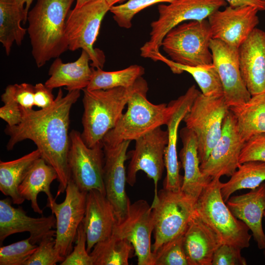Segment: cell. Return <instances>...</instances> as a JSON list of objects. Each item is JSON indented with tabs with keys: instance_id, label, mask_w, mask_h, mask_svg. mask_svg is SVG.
<instances>
[{
	"instance_id": "obj_1",
	"label": "cell",
	"mask_w": 265,
	"mask_h": 265,
	"mask_svg": "<svg viewBox=\"0 0 265 265\" xmlns=\"http://www.w3.org/2000/svg\"><path fill=\"white\" fill-rule=\"evenodd\" d=\"M80 90L68 92L65 96L60 88L53 104L37 110L22 108L23 117L18 125L6 126L4 132L9 136L8 150L23 140L32 141L41 156L55 170L59 182L58 196L65 191L70 178L68 165L70 147V113L80 96Z\"/></svg>"
},
{
	"instance_id": "obj_2",
	"label": "cell",
	"mask_w": 265,
	"mask_h": 265,
	"mask_svg": "<svg viewBox=\"0 0 265 265\" xmlns=\"http://www.w3.org/2000/svg\"><path fill=\"white\" fill-rule=\"evenodd\" d=\"M74 0H37L28 11L27 32L38 68L68 50L65 34L67 17Z\"/></svg>"
},
{
	"instance_id": "obj_3",
	"label": "cell",
	"mask_w": 265,
	"mask_h": 265,
	"mask_svg": "<svg viewBox=\"0 0 265 265\" xmlns=\"http://www.w3.org/2000/svg\"><path fill=\"white\" fill-rule=\"evenodd\" d=\"M148 86L141 77L136 81L134 89L123 113L114 128L102 140L103 145L113 146L126 140H135L139 137L167 125L176 106V100L168 105L154 104L147 99Z\"/></svg>"
},
{
	"instance_id": "obj_4",
	"label": "cell",
	"mask_w": 265,
	"mask_h": 265,
	"mask_svg": "<svg viewBox=\"0 0 265 265\" xmlns=\"http://www.w3.org/2000/svg\"><path fill=\"white\" fill-rule=\"evenodd\" d=\"M134 85L130 88L82 90L84 111L81 136L87 146L92 147L102 142L106 133L115 127L123 114Z\"/></svg>"
},
{
	"instance_id": "obj_5",
	"label": "cell",
	"mask_w": 265,
	"mask_h": 265,
	"mask_svg": "<svg viewBox=\"0 0 265 265\" xmlns=\"http://www.w3.org/2000/svg\"><path fill=\"white\" fill-rule=\"evenodd\" d=\"M220 178L213 179L204 187L195 204L194 210L223 243L241 249L247 248L252 237L249 233L250 229L233 214L224 201Z\"/></svg>"
},
{
	"instance_id": "obj_6",
	"label": "cell",
	"mask_w": 265,
	"mask_h": 265,
	"mask_svg": "<svg viewBox=\"0 0 265 265\" xmlns=\"http://www.w3.org/2000/svg\"><path fill=\"white\" fill-rule=\"evenodd\" d=\"M224 0H176L158 6V18L150 25L149 40L140 48V55L155 61L166 34L177 25L188 21L206 20L225 6Z\"/></svg>"
},
{
	"instance_id": "obj_7",
	"label": "cell",
	"mask_w": 265,
	"mask_h": 265,
	"mask_svg": "<svg viewBox=\"0 0 265 265\" xmlns=\"http://www.w3.org/2000/svg\"><path fill=\"white\" fill-rule=\"evenodd\" d=\"M212 35L208 21H188L171 29L161 47L174 62L195 66L212 63L210 44Z\"/></svg>"
},
{
	"instance_id": "obj_8",
	"label": "cell",
	"mask_w": 265,
	"mask_h": 265,
	"mask_svg": "<svg viewBox=\"0 0 265 265\" xmlns=\"http://www.w3.org/2000/svg\"><path fill=\"white\" fill-rule=\"evenodd\" d=\"M110 7L106 0H94L70 10L66 19L65 34L68 50L80 49L89 55L90 66L102 69L106 61L103 51L94 48L102 22Z\"/></svg>"
},
{
	"instance_id": "obj_9",
	"label": "cell",
	"mask_w": 265,
	"mask_h": 265,
	"mask_svg": "<svg viewBox=\"0 0 265 265\" xmlns=\"http://www.w3.org/2000/svg\"><path fill=\"white\" fill-rule=\"evenodd\" d=\"M195 203L181 190L164 188L151 205L155 252L165 243L182 235L194 211Z\"/></svg>"
},
{
	"instance_id": "obj_10",
	"label": "cell",
	"mask_w": 265,
	"mask_h": 265,
	"mask_svg": "<svg viewBox=\"0 0 265 265\" xmlns=\"http://www.w3.org/2000/svg\"><path fill=\"white\" fill-rule=\"evenodd\" d=\"M229 110L223 96H206L200 92L184 117L186 127L196 136L200 163L207 159L220 138Z\"/></svg>"
},
{
	"instance_id": "obj_11",
	"label": "cell",
	"mask_w": 265,
	"mask_h": 265,
	"mask_svg": "<svg viewBox=\"0 0 265 265\" xmlns=\"http://www.w3.org/2000/svg\"><path fill=\"white\" fill-rule=\"evenodd\" d=\"M104 164L102 141L89 147L83 140L81 133L72 130L68 156L70 179L81 190L88 192L96 189L106 195Z\"/></svg>"
},
{
	"instance_id": "obj_12",
	"label": "cell",
	"mask_w": 265,
	"mask_h": 265,
	"mask_svg": "<svg viewBox=\"0 0 265 265\" xmlns=\"http://www.w3.org/2000/svg\"><path fill=\"white\" fill-rule=\"evenodd\" d=\"M65 198L61 203L54 199L47 202L56 219L55 247L63 257L73 250L78 228L84 218L87 192L81 190L70 179L65 190Z\"/></svg>"
},
{
	"instance_id": "obj_13",
	"label": "cell",
	"mask_w": 265,
	"mask_h": 265,
	"mask_svg": "<svg viewBox=\"0 0 265 265\" xmlns=\"http://www.w3.org/2000/svg\"><path fill=\"white\" fill-rule=\"evenodd\" d=\"M154 230L151 206L144 200L130 203L123 217L117 220L112 234L132 245L138 265H154L151 237Z\"/></svg>"
},
{
	"instance_id": "obj_14",
	"label": "cell",
	"mask_w": 265,
	"mask_h": 265,
	"mask_svg": "<svg viewBox=\"0 0 265 265\" xmlns=\"http://www.w3.org/2000/svg\"><path fill=\"white\" fill-rule=\"evenodd\" d=\"M134 150L130 153L131 160L126 174L127 183L131 186L136 181L139 171L144 172L155 185L154 199L158 195L157 186L165 167L164 154L168 142L167 131L161 127L136 139Z\"/></svg>"
},
{
	"instance_id": "obj_15",
	"label": "cell",
	"mask_w": 265,
	"mask_h": 265,
	"mask_svg": "<svg viewBox=\"0 0 265 265\" xmlns=\"http://www.w3.org/2000/svg\"><path fill=\"white\" fill-rule=\"evenodd\" d=\"M244 144L235 117L229 110L224 120L220 138L207 159L200 163L203 175L210 181L223 176L231 177L240 164L239 156Z\"/></svg>"
},
{
	"instance_id": "obj_16",
	"label": "cell",
	"mask_w": 265,
	"mask_h": 265,
	"mask_svg": "<svg viewBox=\"0 0 265 265\" xmlns=\"http://www.w3.org/2000/svg\"><path fill=\"white\" fill-rule=\"evenodd\" d=\"M258 11L251 6H228L215 11L208 18L212 39L238 48L259 23Z\"/></svg>"
},
{
	"instance_id": "obj_17",
	"label": "cell",
	"mask_w": 265,
	"mask_h": 265,
	"mask_svg": "<svg viewBox=\"0 0 265 265\" xmlns=\"http://www.w3.org/2000/svg\"><path fill=\"white\" fill-rule=\"evenodd\" d=\"M210 48L212 55V64L219 76L223 96L228 106H238L248 101L251 96L241 76L238 48L212 39Z\"/></svg>"
},
{
	"instance_id": "obj_18",
	"label": "cell",
	"mask_w": 265,
	"mask_h": 265,
	"mask_svg": "<svg viewBox=\"0 0 265 265\" xmlns=\"http://www.w3.org/2000/svg\"><path fill=\"white\" fill-rule=\"evenodd\" d=\"M131 141H124L113 146L103 145L106 195L114 208L117 220L124 216L131 203L125 190L127 172L125 167Z\"/></svg>"
},
{
	"instance_id": "obj_19",
	"label": "cell",
	"mask_w": 265,
	"mask_h": 265,
	"mask_svg": "<svg viewBox=\"0 0 265 265\" xmlns=\"http://www.w3.org/2000/svg\"><path fill=\"white\" fill-rule=\"evenodd\" d=\"M242 78L251 96L265 92V32L255 28L238 48Z\"/></svg>"
},
{
	"instance_id": "obj_20",
	"label": "cell",
	"mask_w": 265,
	"mask_h": 265,
	"mask_svg": "<svg viewBox=\"0 0 265 265\" xmlns=\"http://www.w3.org/2000/svg\"><path fill=\"white\" fill-rule=\"evenodd\" d=\"M9 198L0 200V244L9 236L27 232L29 238L34 244L39 243L42 239L53 230L56 224L53 215L34 218L26 214L21 207L14 208Z\"/></svg>"
},
{
	"instance_id": "obj_21",
	"label": "cell",
	"mask_w": 265,
	"mask_h": 265,
	"mask_svg": "<svg viewBox=\"0 0 265 265\" xmlns=\"http://www.w3.org/2000/svg\"><path fill=\"white\" fill-rule=\"evenodd\" d=\"M195 85L191 86L183 95L176 99V106L166 125L168 142L164 154L166 175L163 182V188L172 191L181 189L183 177L180 174V162L177 155L178 129L181 122L188 112L193 101L200 93Z\"/></svg>"
},
{
	"instance_id": "obj_22",
	"label": "cell",
	"mask_w": 265,
	"mask_h": 265,
	"mask_svg": "<svg viewBox=\"0 0 265 265\" xmlns=\"http://www.w3.org/2000/svg\"><path fill=\"white\" fill-rule=\"evenodd\" d=\"M116 221L114 208L106 195L96 189L88 191L82 223L88 253L96 243L111 236Z\"/></svg>"
},
{
	"instance_id": "obj_23",
	"label": "cell",
	"mask_w": 265,
	"mask_h": 265,
	"mask_svg": "<svg viewBox=\"0 0 265 265\" xmlns=\"http://www.w3.org/2000/svg\"><path fill=\"white\" fill-rule=\"evenodd\" d=\"M223 243L194 210L183 235L189 265H212L215 251Z\"/></svg>"
},
{
	"instance_id": "obj_24",
	"label": "cell",
	"mask_w": 265,
	"mask_h": 265,
	"mask_svg": "<svg viewBox=\"0 0 265 265\" xmlns=\"http://www.w3.org/2000/svg\"><path fill=\"white\" fill-rule=\"evenodd\" d=\"M226 202L233 214L251 231L258 248L265 249V234L262 226L265 211V183L247 193L230 197Z\"/></svg>"
},
{
	"instance_id": "obj_25",
	"label": "cell",
	"mask_w": 265,
	"mask_h": 265,
	"mask_svg": "<svg viewBox=\"0 0 265 265\" xmlns=\"http://www.w3.org/2000/svg\"><path fill=\"white\" fill-rule=\"evenodd\" d=\"M183 147L179 157L184 176L181 191L195 204L204 187L211 181L200 170L197 139L194 133L186 127L180 132Z\"/></svg>"
},
{
	"instance_id": "obj_26",
	"label": "cell",
	"mask_w": 265,
	"mask_h": 265,
	"mask_svg": "<svg viewBox=\"0 0 265 265\" xmlns=\"http://www.w3.org/2000/svg\"><path fill=\"white\" fill-rule=\"evenodd\" d=\"M88 54L82 50L79 58L72 62L63 63L59 57L56 58L49 70L50 77L46 80V86L54 88L65 87L71 92L86 88L92 76Z\"/></svg>"
},
{
	"instance_id": "obj_27",
	"label": "cell",
	"mask_w": 265,
	"mask_h": 265,
	"mask_svg": "<svg viewBox=\"0 0 265 265\" xmlns=\"http://www.w3.org/2000/svg\"><path fill=\"white\" fill-rule=\"evenodd\" d=\"M57 175L54 169L42 158L38 159L29 170L26 177L19 185L18 191L25 199L31 202L33 211L42 214L43 211L37 202L39 193L44 192L47 196V201L54 200L51 191V185Z\"/></svg>"
},
{
	"instance_id": "obj_28",
	"label": "cell",
	"mask_w": 265,
	"mask_h": 265,
	"mask_svg": "<svg viewBox=\"0 0 265 265\" xmlns=\"http://www.w3.org/2000/svg\"><path fill=\"white\" fill-rule=\"evenodd\" d=\"M41 158L36 150L16 159L0 161V190L11 198L13 204H22L25 200L20 194L18 187L35 162Z\"/></svg>"
},
{
	"instance_id": "obj_29",
	"label": "cell",
	"mask_w": 265,
	"mask_h": 265,
	"mask_svg": "<svg viewBox=\"0 0 265 265\" xmlns=\"http://www.w3.org/2000/svg\"><path fill=\"white\" fill-rule=\"evenodd\" d=\"M230 110L245 143L254 135L265 133V92L251 96L239 106L230 107Z\"/></svg>"
},
{
	"instance_id": "obj_30",
	"label": "cell",
	"mask_w": 265,
	"mask_h": 265,
	"mask_svg": "<svg viewBox=\"0 0 265 265\" xmlns=\"http://www.w3.org/2000/svg\"><path fill=\"white\" fill-rule=\"evenodd\" d=\"M27 14L16 0H0V42L9 55L14 43L20 46L27 32L21 26L27 22Z\"/></svg>"
},
{
	"instance_id": "obj_31",
	"label": "cell",
	"mask_w": 265,
	"mask_h": 265,
	"mask_svg": "<svg viewBox=\"0 0 265 265\" xmlns=\"http://www.w3.org/2000/svg\"><path fill=\"white\" fill-rule=\"evenodd\" d=\"M160 61L166 64L173 73L180 74L184 72L192 76L201 89V92L206 96H223L222 85L214 65L210 64L190 66L176 63L158 53L155 61Z\"/></svg>"
},
{
	"instance_id": "obj_32",
	"label": "cell",
	"mask_w": 265,
	"mask_h": 265,
	"mask_svg": "<svg viewBox=\"0 0 265 265\" xmlns=\"http://www.w3.org/2000/svg\"><path fill=\"white\" fill-rule=\"evenodd\" d=\"M265 181V162L249 161L239 165L226 183H221V194L225 202L235 191L253 189Z\"/></svg>"
},
{
	"instance_id": "obj_33",
	"label": "cell",
	"mask_w": 265,
	"mask_h": 265,
	"mask_svg": "<svg viewBox=\"0 0 265 265\" xmlns=\"http://www.w3.org/2000/svg\"><path fill=\"white\" fill-rule=\"evenodd\" d=\"M133 250L129 241L112 234L108 238L96 243L89 254L93 265H128Z\"/></svg>"
},
{
	"instance_id": "obj_34",
	"label": "cell",
	"mask_w": 265,
	"mask_h": 265,
	"mask_svg": "<svg viewBox=\"0 0 265 265\" xmlns=\"http://www.w3.org/2000/svg\"><path fill=\"white\" fill-rule=\"evenodd\" d=\"M92 76L86 89L89 90H106L117 87L130 88L144 74V68L138 65H132L122 70L105 71L92 67Z\"/></svg>"
},
{
	"instance_id": "obj_35",
	"label": "cell",
	"mask_w": 265,
	"mask_h": 265,
	"mask_svg": "<svg viewBox=\"0 0 265 265\" xmlns=\"http://www.w3.org/2000/svg\"><path fill=\"white\" fill-rule=\"evenodd\" d=\"M176 0H128L125 3L111 6L109 11L113 14V17L119 26L129 28L132 26L134 16L144 9L153 4L167 2Z\"/></svg>"
},
{
	"instance_id": "obj_36",
	"label": "cell",
	"mask_w": 265,
	"mask_h": 265,
	"mask_svg": "<svg viewBox=\"0 0 265 265\" xmlns=\"http://www.w3.org/2000/svg\"><path fill=\"white\" fill-rule=\"evenodd\" d=\"M55 231L53 230L45 236L38 243L36 250L25 265H55L62 262V256L55 248Z\"/></svg>"
},
{
	"instance_id": "obj_37",
	"label": "cell",
	"mask_w": 265,
	"mask_h": 265,
	"mask_svg": "<svg viewBox=\"0 0 265 265\" xmlns=\"http://www.w3.org/2000/svg\"><path fill=\"white\" fill-rule=\"evenodd\" d=\"M183 234L153 252L154 265H189L183 247Z\"/></svg>"
},
{
	"instance_id": "obj_38",
	"label": "cell",
	"mask_w": 265,
	"mask_h": 265,
	"mask_svg": "<svg viewBox=\"0 0 265 265\" xmlns=\"http://www.w3.org/2000/svg\"><path fill=\"white\" fill-rule=\"evenodd\" d=\"M28 238L0 248V265H25L36 250Z\"/></svg>"
},
{
	"instance_id": "obj_39",
	"label": "cell",
	"mask_w": 265,
	"mask_h": 265,
	"mask_svg": "<svg viewBox=\"0 0 265 265\" xmlns=\"http://www.w3.org/2000/svg\"><path fill=\"white\" fill-rule=\"evenodd\" d=\"M3 103L13 102L21 108L32 109L34 105V85L27 83L10 84L1 96Z\"/></svg>"
},
{
	"instance_id": "obj_40",
	"label": "cell",
	"mask_w": 265,
	"mask_h": 265,
	"mask_svg": "<svg viewBox=\"0 0 265 265\" xmlns=\"http://www.w3.org/2000/svg\"><path fill=\"white\" fill-rule=\"evenodd\" d=\"M86 234L82 222L79 226L72 252L65 257L61 265H93L92 256L86 250Z\"/></svg>"
},
{
	"instance_id": "obj_41",
	"label": "cell",
	"mask_w": 265,
	"mask_h": 265,
	"mask_svg": "<svg viewBox=\"0 0 265 265\" xmlns=\"http://www.w3.org/2000/svg\"><path fill=\"white\" fill-rule=\"evenodd\" d=\"M249 161L265 162V133L252 136L247 141L239 156V163Z\"/></svg>"
},
{
	"instance_id": "obj_42",
	"label": "cell",
	"mask_w": 265,
	"mask_h": 265,
	"mask_svg": "<svg viewBox=\"0 0 265 265\" xmlns=\"http://www.w3.org/2000/svg\"><path fill=\"white\" fill-rule=\"evenodd\" d=\"M241 249L227 244H222L215 251L212 265H246Z\"/></svg>"
},
{
	"instance_id": "obj_43",
	"label": "cell",
	"mask_w": 265,
	"mask_h": 265,
	"mask_svg": "<svg viewBox=\"0 0 265 265\" xmlns=\"http://www.w3.org/2000/svg\"><path fill=\"white\" fill-rule=\"evenodd\" d=\"M23 117L22 108L13 102H6L0 108V117L7 123V125L13 126L20 123Z\"/></svg>"
},
{
	"instance_id": "obj_44",
	"label": "cell",
	"mask_w": 265,
	"mask_h": 265,
	"mask_svg": "<svg viewBox=\"0 0 265 265\" xmlns=\"http://www.w3.org/2000/svg\"><path fill=\"white\" fill-rule=\"evenodd\" d=\"M53 89L42 83L34 85V105L41 109L47 108L54 103L55 98Z\"/></svg>"
},
{
	"instance_id": "obj_45",
	"label": "cell",
	"mask_w": 265,
	"mask_h": 265,
	"mask_svg": "<svg viewBox=\"0 0 265 265\" xmlns=\"http://www.w3.org/2000/svg\"><path fill=\"white\" fill-rule=\"evenodd\" d=\"M229 6L237 7L244 6H251L256 7L259 11L265 10V0H224Z\"/></svg>"
},
{
	"instance_id": "obj_46",
	"label": "cell",
	"mask_w": 265,
	"mask_h": 265,
	"mask_svg": "<svg viewBox=\"0 0 265 265\" xmlns=\"http://www.w3.org/2000/svg\"><path fill=\"white\" fill-rule=\"evenodd\" d=\"M16 1L21 8L25 9L26 14H28L33 0H16Z\"/></svg>"
},
{
	"instance_id": "obj_47",
	"label": "cell",
	"mask_w": 265,
	"mask_h": 265,
	"mask_svg": "<svg viewBox=\"0 0 265 265\" xmlns=\"http://www.w3.org/2000/svg\"><path fill=\"white\" fill-rule=\"evenodd\" d=\"M126 0H106L107 4L111 7L118 3L122 2Z\"/></svg>"
},
{
	"instance_id": "obj_48",
	"label": "cell",
	"mask_w": 265,
	"mask_h": 265,
	"mask_svg": "<svg viewBox=\"0 0 265 265\" xmlns=\"http://www.w3.org/2000/svg\"><path fill=\"white\" fill-rule=\"evenodd\" d=\"M92 0H77L76 4L75 7H80L83 5V4L87 2H89L90 1H91Z\"/></svg>"
},
{
	"instance_id": "obj_49",
	"label": "cell",
	"mask_w": 265,
	"mask_h": 265,
	"mask_svg": "<svg viewBox=\"0 0 265 265\" xmlns=\"http://www.w3.org/2000/svg\"><path fill=\"white\" fill-rule=\"evenodd\" d=\"M264 217L265 218V211L264 212Z\"/></svg>"
},
{
	"instance_id": "obj_50",
	"label": "cell",
	"mask_w": 265,
	"mask_h": 265,
	"mask_svg": "<svg viewBox=\"0 0 265 265\" xmlns=\"http://www.w3.org/2000/svg\"><path fill=\"white\" fill-rule=\"evenodd\" d=\"M264 256H265V251H264Z\"/></svg>"
},
{
	"instance_id": "obj_51",
	"label": "cell",
	"mask_w": 265,
	"mask_h": 265,
	"mask_svg": "<svg viewBox=\"0 0 265 265\" xmlns=\"http://www.w3.org/2000/svg\"></svg>"
}]
</instances>
